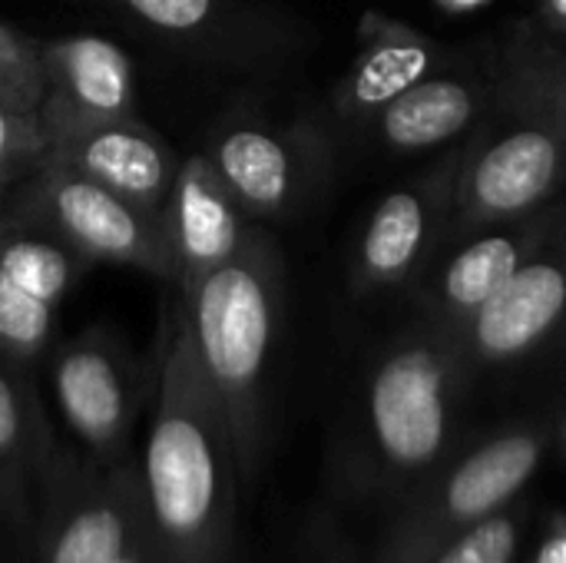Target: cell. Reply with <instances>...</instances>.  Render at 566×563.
Here are the masks:
<instances>
[{"mask_svg": "<svg viewBox=\"0 0 566 563\" xmlns=\"http://www.w3.org/2000/svg\"><path fill=\"white\" fill-rule=\"evenodd\" d=\"M471 375L458 345L418 319L368 365L332 445V488L398 511L458 448Z\"/></svg>", "mask_w": 566, "mask_h": 563, "instance_id": "1", "label": "cell"}, {"mask_svg": "<svg viewBox=\"0 0 566 563\" xmlns=\"http://www.w3.org/2000/svg\"><path fill=\"white\" fill-rule=\"evenodd\" d=\"M139 484L159 563H226L232 557L245 484L226 408L182 315L159 365Z\"/></svg>", "mask_w": 566, "mask_h": 563, "instance_id": "2", "label": "cell"}, {"mask_svg": "<svg viewBox=\"0 0 566 563\" xmlns=\"http://www.w3.org/2000/svg\"><path fill=\"white\" fill-rule=\"evenodd\" d=\"M285 265L275 239L252 226L245 246L182 299V322L226 408L242 484H255L269 448V365L282 325Z\"/></svg>", "mask_w": 566, "mask_h": 563, "instance_id": "3", "label": "cell"}, {"mask_svg": "<svg viewBox=\"0 0 566 563\" xmlns=\"http://www.w3.org/2000/svg\"><path fill=\"white\" fill-rule=\"evenodd\" d=\"M554 448V421L504 425L458 448L398 511L368 563H431L451 541L514 504Z\"/></svg>", "mask_w": 566, "mask_h": 563, "instance_id": "4", "label": "cell"}, {"mask_svg": "<svg viewBox=\"0 0 566 563\" xmlns=\"http://www.w3.org/2000/svg\"><path fill=\"white\" fill-rule=\"evenodd\" d=\"M17 216H27L93 262H119L176 282L172 246L163 212H153L60 163L43 166L20 186Z\"/></svg>", "mask_w": 566, "mask_h": 563, "instance_id": "5", "label": "cell"}, {"mask_svg": "<svg viewBox=\"0 0 566 563\" xmlns=\"http://www.w3.org/2000/svg\"><path fill=\"white\" fill-rule=\"evenodd\" d=\"M249 219H292L328 176V136L312 119L269 123L229 116L202 149Z\"/></svg>", "mask_w": 566, "mask_h": 563, "instance_id": "6", "label": "cell"}, {"mask_svg": "<svg viewBox=\"0 0 566 563\" xmlns=\"http://www.w3.org/2000/svg\"><path fill=\"white\" fill-rule=\"evenodd\" d=\"M564 186L566 139L557 129L517 119L494 139H471L464 143L444 246L541 212Z\"/></svg>", "mask_w": 566, "mask_h": 563, "instance_id": "7", "label": "cell"}, {"mask_svg": "<svg viewBox=\"0 0 566 563\" xmlns=\"http://www.w3.org/2000/svg\"><path fill=\"white\" fill-rule=\"evenodd\" d=\"M461 163L464 146L451 149L434 166L401 183L371 209L348 269L352 289L358 295L398 289L405 282H418L428 272L431 259L448 242Z\"/></svg>", "mask_w": 566, "mask_h": 563, "instance_id": "8", "label": "cell"}, {"mask_svg": "<svg viewBox=\"0 0 566 563\" xmlns=\"http://www.w3.org/2000/svg\"><path fill=\"white\" fill-rule=\"evenodd\" d=\"M566 329V209L527 256L514 279L468 322L454 338L458 355L478 382L484 372H497L527 362Z\"/></svg>", "mask_w": 566, "mask_h": 563, "instance_id": "9", "label": "cell"}, {"mask_svg": "<svg viewBox=\"0 0 566 563\" xmlns=\"http://www.w3.org/2000/svg\"><path fill=\"white\" fill-rule=\"evenodd\" d=\"M53 402L86 458L99 465L129 461L139 418V378L126 352L99 329L63 342L50 362Z\"/></svg>", "mask_w": 566, "mask_h": 563, "instance_id": "10", "label": "cell"}, {"mask_svg": "<svg viewBox=\"0 0 566 563\" xmlns=\"http://www.w3.org/2000/svg\"><path fill=\"white\" fill-rule=\"evenodd\" d=\"M564 206H547L524 219L481 229L458 242V249L418 279L421 319L458 338L468 322L514 279L527 256L544 242Z\"/></svg>", "mask_w": 566, "mask_h": 563, "instance_id": "11", "label": "cell"}, {"mask_svg": "<svg viewBox=\"0 0 566 563\" xmlns=\"http://www.w3.org/2000/svg\"><path fill=\"white\" fill-rule=\"evenodd\" d=\"M43 103L40 126L50 136L90 123L136 116L133 56L99 33L40 40Z\"/></svg>", "mask_w": 566, "mask_h": 563, "instance_id": "12", "label": "cell"}, {"mask_svg": "<svg viewBox=\"0 0 566 563\" xmlns=\"http://www.w3.org/2000/svg\"><path fill=\"white\" fill-rule=\"evenodd\" d=\"M46 159L60 163L153 212L166 209L182 159L139 116L63 129L46 139Z\"/></svg>", "mask_w": 566, "mask_h": 563, "instance_id": "13", "label": "cell"}, {"mask_svg": "<svg viewBox=\"0 0 566 563\" xmlns=\"http://www.w3.org/2000/svg\"><path fill=\"white\" fill-rule=\"evenodd\" d=\"M163 219L182 299L216 269H222L252 232V219L206 153H192L182 159Z\"/></svg>", "mask_w": 566, "mask_h": 563, "instance_id": "14", "label": "cell"}, {"mask_svg": "<svg viewBox=\"0 0 566 563\" xmlns=\"http://www.w3.org/2000/svg\"><path fill=\"white\" fill-rule=\"evenodd\" d=\"M444 50L418 27L368 10L358 23V53L332 90L335 116L348 126H368L391 100L438 73Z\"/></svg>", "mask_w": 566, "mask_h": 563, "instance_id": "15", "label": "cell"}, {"mask_svg": "<svg viewBox=\"0 0 566 563\" xmlns=\"http://www.w3.org/2000/svg\"><path fill=\"white\" fill-rule=\"evenodd\" d=\"M494 86L484 90L471 76L431 73L398 100H391L365 129L391 153H428L461 139L484 113Z\"/></svg>", "mask_w": 566, "mask_h": 563, "instance_id": "16", "label": "cell"}, {"mask_svg": "<svg viewBox=\"0 0 566 563\" xmlns=\"http://www.w3.org/2000/svg\"><path fill=\"white\" fill-rule=\"evenodd\" d=\"M53 458V441L40 402L20 365L0 358V511L30 514L43 471Z\"/></svg>", "mask_w": 566, "mask_h": 563, "instance_id": "17", "label": "cell"}, {"mask_svg": "<svg viewBox=\"0 0 566 563\" xmlns=\"http://www.w3.org/2000/svg\"><path fill=\"white\" fill-rule=\"evenodd\" d=\"M494 103L514 119L544 123L566 139V43L521 27L497 60Z\"/></svg>", "mask_w": 566, "mask_h": 563, "instance_id": "18", "label": "cell"}, {"mask_svg": "<svg viewBox=\"0 0 566 563\" xmlns=\"http://www.w3.org/2000/svg\"><path fill=\"white\" fill-rule=\"evenodd\" d=\"M90 265L93 259L53 229L0 209V269L33 299L56 309Z\"/></svg>", "mask_w": 566, "mask_h": 563, "instance_id": "19", "label": "cell"}, {"mask_svg": "<svg viewBox=\"0 0 566 563\" xmlns=\"http://www.w3.org/2000/svg\"><path fill=\"white\" fill-rule=\"evenodd\" d=\"M116 7L179 43L226 46L235 40V10L229 0H116Z\"/></svg>", "mask_w": 566, "mask_h": 563, "instance_id": "20", "label": "cell"}, {"mask_svg": "<svg viewBox=\"0 0 566 563\" xmlns=\"http://www.w3.org/2000/svg\"><path fill=\"white\" fill-rule=\"evenodd\" d=\"M56 309L33 299L0 269V358L27 368L53 338Z\"/></svg>", "mask_w": 566, "mask_h": 563, "instance_id": "21", "label": "cell"}, {"mask_svg": "<svg viewBox=\"0 0 566 563\" xmlns=\"http://www.w3.org/2000/svg\"><path fill=\"white\" fill-rule=\"evenodd\" d=\"M527 518V501L517 498L514 504L501 508L497 514L451 541L431 563H514L524 544Z\"/></svg>", "mask_w": 566, "mask_h": 563, "instance_id": "22", "label": "cell"}, {"mask_svg": "<svg viewBox=\"0 0 566 563\" xmlns=\"http://www.w3.org/2000/svg\"><path fill=\"white\" fill-rule=\"evenodd\" d=\"M46 159V133L36 113L20 110L0 93V209L10 189L33 176Z\"/></svg>", "mask_w": 566, "mask_h": 563, "instance_id": "23", "label": "cell"}, {"mask_svg": "<svg viewBox=\"0 0 566 563\" xmlns=\"http://www.w3.org/2000/svg\"><path fill=\"white\" fill-rule=\"evenodd\" d=\"M0 93L10 96L20 110L40 116L43 103V63L40 40L13 30L0 20Z\"/></svg>", "mask_w": 566, "mask_h": 563, "instance_id": "24", "label": "cell"}, {"mask_svg": "<svg viewBox=\"0 0 566 563\" xmlns=\"http://www.w3.org/2000/svg\"><path fill=\"white\" fill-rule=\"evenodd\" d=\"M308 563H358L355 548L335 528L332 518H315V528H312V557H308Z\"/></svg>", "mask_w": 566, "mask_h": 563, "instance_id": "25", "label": "cell"}, {"mask_svg": "<svg viewBox=\"0 0 566 563\" xmlns=\"http://www.w3.org/2000/svg\"><path fill=\"white\" fill-rule=\"evenodd\" d=\"M541 37L566 43V0H534V27Z\"/></svg>", "mask_w": 566, "mask_h": 563, "instance_id": "26", "label": "cell"}, {"mask_svg": "<svg viewBox=\"0 0 566 563\" xmlns=\"http://www.w3.org/2000/svg\"><path fill=\"white\" fill-rule=\"evenodd\" d=\"M534 563H566V514L564 511L551 514V521H547V534H544V544L537 548Z\"/></svg>", "mask_w": 566, "mask_h": 563, "instance_id": "27", "label": "cell"}, {"mask_svg": "<svg viewBox=\"0 0 566 563\" xmlns=\"http://www.w3.org/2000/svg\"><path fill=\"white\" fill-rule=\"evenodd\" d=\"M116 563H159L156 544H153V534L146 531V538H143L133 551H126V554H123Z\"/></svg>", "mask_w": 566, "mask_h": 563, "instance_id": "28", "label": "cell"}, {"mask_svg": "<svg viewBox=\"0 0 566 563\" xmlns=\"http://www.w3.org/2000/svg\"><path fill=\"white\" fill-rule=\"evenodd\" d=\"M441 10H448V13H468V10H478V7H484L488 0H434Z\"/></svg>", "mask_w": 566, "mask_h": 563, "instance_id": "29", "label": "cell"}, {"mask_svg": "<svg viewBox=\"0 0 566 563\" xmlns=\"http://www.w3.org/2000/svg\"><path fill=\"white\" fill-rule=\"evenodd\" d=\"M554 448L566 458V408L554 418Z\"/></svg>", "mask_w": 566, "mask_h": 563, "instance_id": "30", "label": "cell"}, {"mask_svg": "<svg viewBox=\"0 0 566 563\" xmlns=\"http://www.w3.org/2000/svg\"><path fill=\"white\" fill-rule=\"evenodd\" d=\"M226 563H242V561H235V557H229V561H226Z\"/></svg>", "mask_w": 566, "mask_h": 563, "instance_id": "31", "label": "cell"}, {"mask_svg": "<svg viewBox=\"0 0 566 563\" xmlns=\"http://www.w3.org/2000/svg\"><path fill=\"white\" fill-rule=\"evenodd\" d=\"M564 514H566V511H564Z\"/></svg>", "mask_w": 566, "mask_h": 563, "instance_id": "32", "label": "cell"}]
</instances>
